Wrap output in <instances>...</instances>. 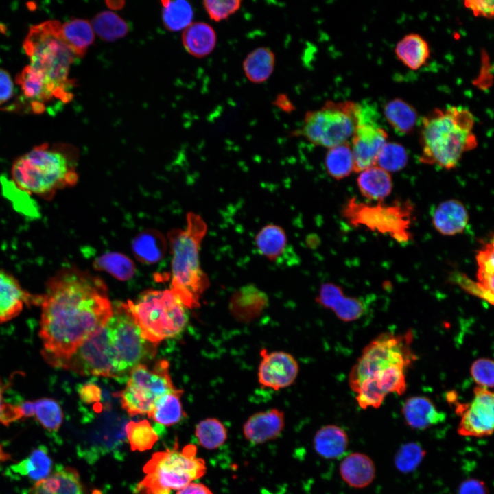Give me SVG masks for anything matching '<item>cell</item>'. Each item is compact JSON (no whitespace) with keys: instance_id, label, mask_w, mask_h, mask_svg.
Returning a JSON list of instances; mask_svg holds the SVG:
<instances>
[{"instance_id":"obj_19","label":"cell","mask_w":494,"mask_h":494,"mask_svg":"<svg viewBox=\"0 0 494 494\" xmlns=\"http://www.w3.org/2000/svg\"><path fill=\"white\" fill-rule=\"evenodd\" d=\"M316 301L322 307L331 309L337 318L344 322L358 319L364 311V304L360 300L345 296L342 288L332 283L321 285Z\"/></svg>"},{"instance_id":"obj_31","label":"cell","mask_w":494,"mask_h":494,"mask_svg":"<svg viewBox=\"0 0 494 494\" xmlns=\"http://www.w3.org/2000/svg\"><path fill=\"white\" fill-rule=\"evenodd\" d=\"M255 242L258 252L272 261L280 259L287 246L285 230L274 224L263 226L257 233Z\"/></svg>"},{"instance_id":"obj_14","label":"cell","mask_w":494,"mask_h":494,"mask_svg":"<svg viewBox=\"0 0 494 494\" xmlns=\"http://www.w3.org/2000/svg\"><path fill=\"white\" fill-rule=\"evenodd\" d=\"M385 130L375 122L368 120L360 105L358 123L352 136L351 150L354 160V172H360L376 165L377 156L386 143Z\"/></svg>"},{"instance_id":"obj_28","label":"cell","mask_w":494,"mask_h":494,"mask_svg":"<svg viewBox=\"0 0 494 494\" xmlns=\"http://www.w3.org/2000/svg\"><path fill=\"white\" fill-rule=\"evenodd\" d=\"M275 54L267 47H259L247 54L242 62L246 78L252 83L261 84L272 75L275 67Z\"/></svg>"},{"instance_id":"obj_7","label":"cell","mask_w":494,"mask_h":494,"mask_svg":"<svg viewBox=\"0 0 494 494\" xmlns=\"http://www.w3.org/2000/svg\"><path fill=\"white\" fill-rule=\"evenodd\" d=\"M197 448L187 445L181 451L174 449L157 451L144 465V478L134 489V494H171L202 476L207 471L204 460L196 456Z\"/></svg>"},{"instance_id":"obj_8","label":"cell","mask_w":494,"mask_h":494,"mask_svg":"<svg viewBox=\"0 0 494 494\" xmlns=\"http://www.w3.org/2000/svg\"><path fill=\"white\" fill-rule=\"evenodd\" d=\"M127 305L141 336L156 346L180 333L188 320L185 306L170 289L145 291Z\"/></svg>"},{"instance_id":"obj_52","label":"cell","mask_w":494,"mask_h":494,"mask_svg":"<svg viewBox=\"0 0 494 494\" xmlns=\"http://www.w3.org/2000/svg\"><path fill=\"white\" fill-rule=\"evenodd\" d=\"M176 494H213L204 484L191 482L186 486L178 490Z\"/></svg>"},{"instance_id":"obj_53","label":"cell","mask_w":494,"mask_h":494,"mask_svg":"<svg viewBox=\"0 0 494 494\" xmlns=\"http://www.w3.org/2000/svg\"><path fill=\"white\" fill-rule=\"evenodd\" d=\"M10 459V454L5 452L2 447V445L0 444V462H3Z\"/></svg>"},{"instance_id":"obj_17","label":"cell","mask_w":494,"mask_h":494,"mask_svg":"<svg viewBox=\"0 0 494 494\" xmlns=\"http://www.w3.org/2000/svg\"><path fill=\"white\" fill-rule=\"evenodd\" d=\"M41 296H34L23 289L18 280L10 273L0 270V322L16 317L25 305L31 302L40 304Z\"/></svg>"},{"instance_id":"obj_37","label":"cell","mask_w":494,"mask_h":494,"mask_svg":"<svg viewBox=\"0 0 494 494\" xmlns=\"http://www.w3.org/2000/svg\"><path fill=\"white\" fill-rule=\"evenodd\" d=\"M95 270L105 271L120 281L131 279L135 273V266L127 256L119 252H108L98 257L93 262Z\"/></svg>"},{"instance_id":"obj_36","label":"cell","mask_w":494,"mask_h":494,"mask_svg":"<svg viewBox=\"0 0 494 494\" xmlns=\"http://www.w3.org/2000/svg\"><path fill=\"white\" fill-rule=\"evenodd\" d=\"M183 392V390L175 388L164 395L148 415V417L152 419L155 422L166 426L178 423L183 415L180 402Z\"/></svg>"},{"instance_id":"obj_18","label":"cell","mask_w":494,"mask_h":494,"mask_svg":"<svg viewBox=\"0 0 494 494\" xmlns=\"http://www.w3.org/2000/svg\"><path fill=\"white\" fill-rule=\"evenodd\" d=\"M267 294L252 284L243 285L232 294L229 310L232 316L241 322H250L258 318L268 306Z\"/></svg>"},{"instance_id":"obj_6","label":"cell","mask_w":494,"mask_h":494,"mask_svg":"<svg viewBox=\"0 0 494 494\" xmlns=\"http://www.w3.org/2000/svg\"><path fill=\"white\" fill-rule=\"evenodd\" d=\"M184 229L168 234L172 252L171 291L185 307L196 308L200 298L209 285L207 275L200 264V243L207 232V224L194 213L187 215Z\"/></svg>"},{"instance_id":"obj_47","label":"cell","mask_w":494,"mask_h":494,"mask_svg":"<svg viewBox=\"0 0 494 494\" xmlns=\"http://www.w3.org/2000/svg\"><path fill=\"white\" fill-rule=\"evenodd\" d=\"M5 384L0 379V422L7 425L22 417L19 406L7 405L3 402Z\"/></svg>"},{"instance_id":"obj_24","label":"cell","mask_w":494,"mask_h":494,"mask_svg":"<svg viewBox=\"0 0 494 494\" xmlns=\"http://www.w3.org/2000/svg\"><path fill=\"white\" fill-rule=\"evenodd\" d=\"M315 451L325 459H336L344 454L349 446L346 431L336 425H327L318 430L314 436Z\"/></svg>"},{"instance_id":"obj_35","label":"cell","mask_w":494,"mask_h":494,"mask_svg":"<svg viewBox=\"0 0 494 494\" xmlns=\"http://www.w3.org/2000/svg\"><path fill=\"white\" fill-rule=\"evenodd\" d=\"M325 166L329 176L340 180L354 171V160L351 146L344 143L328 148L325 157Z\"/></svg>"},{"instance_id":"obj_1","label":"cell","mask_w":494,"mask_h":494,"mask_svg":"<svg viewBox=\"0 0 494 494\" xmlns=\"http://www.w3.org/2000/svg\"><path fill=\"white\" fill-rule=\"evenodd\" d=\"M39 337L43 357L59 368L113 316L104 282L75 267L60 270L41 296Z\"/></svg>"},{"instance_id":"obj_26","label":"cell","mask_w":494,"mask_h":494,"mask_svg":"<svg viewBox=\"0 0 494 494\" xmlns=\"http://www.w3.org/2000/svg\"><path fill=\"white\" fill-rule=\"evenodd\" d=\"M217 36L213 28L203 22L191 23L182 34L185 49L192 56L203 58L211 53L215 47Z\"/></svg>"},{"instance_id":"obj_48","label":"cell","mask_w":494,"mask_h":494,"mask_svg":"<svg viewBox=\"0 0 494 494\" xmlns=\"http://www.w3.org/2000/svg\"><path fill=\"white\" fill-rule=\"evenodd\" d=\"M456 493L489 494V490L483 480L475 478H469L460 483Z\"/></svg>"},{"instance_id":"obj_40","label":"cell","mask_w":494,"mask_h":494,"mask_svg":"<svg viewBox=\"0 0 494 494\" xmlns=\"http://www.w3.org/2000/svg\"><path fill=\"white\" fill-rule=\"evenodd\" d=\"M195 433L199 444L208 450L217 449L228 438L226 427L215 418H207L201 421L197 425Z\"/></svg>"},{"instance_id":"obj_45","label":"cell","mask_w":494,"mask_h":494,"mask_svg":"<svg viewBox=\"0 0 494 494\" xmlns=\"http://www.w3.org/2000/svg\"><path fill=\"white\" fill-rule=\"evenodd\" d=\"M242 3L239 0H205L203 5L210 19L219 22L237 12Z\"/></svg>"},{"instance_id":"obj_15","label":"cell","mask_w":494,"mask_h":494,"mask_svg":"<svg viewBox=\"0 0 494 494\" xmlns=\"http://www.w3.org/2000/svg\"><path fill=\"white\" fill-rule=\"evenodd\" d=\"M258 366V382L263 388L279 390L292 385L296 381L299 366L296 358L283 351H260Z\"/></svg>"},{"instance_id":"obj_16","label":"cell","mask_w":494,"mask_h":494,"mask_svg":"<svg viewBox=\"0 0 494 494\" xmlns=\"http://www.w3.org/2000/svg\"><path fill=\"white\" fill-rule=\"evenodd\" d=\"M284 427V412L274 408L250 416L243 425L242 432L246 440L259 445L277 438Z\"/></svg>"},{"instance_id":"obj_33","label":"cell","mask_w":494,"mask_h":494,"mask_svg":"<svg viewBox=\"0 0 494 494\" xmlns=\"http://www.w3.org/2000/svg\"><path fill=\"white\" fill-rule=\"evenodd\" d=\"M11 469L14 473L27 476L37 482L51 474L52 460L47 448L40 445L32 450L26 458L12 465Z\"/></svg>"},{"instance_id":"obj_39","label":"cell","mask_w":494,"mask_h":494,"mask_svg":"<svg viewBox=\"0 0 494 494\" xmlns=\"http://www.w3.org/2000/svg\"><path fill=\"white\" fill-rule=\"evenodd\" d=\"M162 19L165 27L172 32L185 29L191 23L193 12L189 2L184 0L162 1Z\"/></svg>"},{"instance_id":"obj_23","label":"cell","mask_w":494,"mask_h":494,"mask_svg":"<svg viewBox=\"0 0 494 494\" xmlns=\"http://www.w3.org/2000/svg\"><path fill=\"white\" fill-rule=\"evenodd\" d=\"M435 228L444 235H454L462 232L469 221L465 207L456 200H449L439 204L432 216Z\"/></svg>"},{"instance_id":"obj_13","label":"cell","mask_w":494,"mask_h":494,"mask_svg":"<svg viewBox=\"0 0 494 494\" xmlns=\"http://www.w3.org/2000/svg\"><path fill=\"white\" fill-rule=\"evenodd\" d=\"M493 393L486 388H475L473 400L456 406V412L460 416L458 434L476 438L491 436L493 431Z\"/></svg>"},{"instance_id":"obj_30","label":"cell","mask_w":494,"mask_h":494,"mask_svg":"<svg viewBox=\"0 0 494 494\" xmlns=\"http://www.w3.org/2000/svg\"><path fill=\"white\" fill-rule=\"evenodd\" d=\"M360 172L357 181L363 196L370 200H381L390 194L392 183L388 172L374 165Z\"/></svg>"},{"instance_id":"obj_4","label":"cell","mask_w":494,"mask_h":494,"mask_svg":"<svg viewBox=\"0 0 494 494\" xmlns=\"http://www.w3.org/2000/svg\"><path fill=\"white\" fill-rule=\"evenodd\" d=\"M78 154L67 144L43 143L18 157L12 164V181L24 192L50 199L76 184Z\"/></svg>"},{"instance_id":"obj_50","label":"cell","mask_w":494,"mask_h":494,"mask_svg":"<svg viewBox=\"0 0 494 494\" xmlns=\"http://www.w3.org/2000/svg\"><path fill=\"white\" fill-rule=\"evenodd\" d=\"M14 82L10 73L0 68V106L8 102L14 95Z\"/></svg>"},{"instance_id":"obj_21","label":"cell","mask_w":494,"mask_h":494,"mask_svg":"<svg viewBox=\"0 0 494 494\" xmlns=\"http://www.w3.org/2000/svg\"><path fill=\"white\" fill-rule=\"evenodd\" d=\"M339 472L342 479L349 486L363 489L374 481L376 468L374 462L368 455L353 452L342 459Z\"/></svg>"},{"instance_id":"obj_3","label":"cell","mask_w":494,"mask_h":494,"mask_svg":"<svg viewBox=\"0 0 494 494\" xmlns=\"http://www.w3.org/2000/svg\"><path fill=\"white\" fill-rule=\"evenodd\" d=\"M412 338L410 331L403 336L384 333L364 349L349 376L361 408H377L388 394L405 392V371L414 359Z\"/></svg>"},{"instance_id":"obj_49","label":"cell","mask_w":494,"mask_h":494,"mask_svg":"<svg viewBox=\"0 0 494 494\" xmlns=\"http://www.w3.org/2000/svg\"><path fill=\"white\" fill-rule=\"evenodd\" d=\"M464 5L471 10L475 16L492 18L494 12V3L491 0H467Z\"/></svg>"},{"instance_id":"obj_29","label":"cell","mask_w":494,"mask_h":494,"mask_svg":"<svg viewBox=\"0 0 494 494\" xmlns=\"http://www.w3.org/2000/svg\"><path fill=\"white\" fill-rule=\"evenodd\" d=\"M60 34L77 58L85 55L95 38L91 23L82 19H72L61 23Z\"/></svg>"},{"instance_id":"obj_11","label":"cell","mask_w":494,"mask_h":494,"mask_svg":"<svg viewBox=\"0 0 494 494\" xmlns=\"http://www.w3.org/2000/svg\"><path fill=\"white\" fill-rule=\"evenodd\" d=\"M175 388L169 373V363L161 360L151 367L140 364L133 368L125 388L115 395L130 416L148 415L160 399Z\"/></svg>"},{"instance_id":"obj_20","label":"cell","mask_w":494,"mask_h":494,"mask_svg":"<svg viewBox=\"0 0 494 494\" xmlns=\"http://www.w3.org/2000/svg\"><path fill=\"white\" fill-rule=\"evenodd\" d=\"M406 424L414 430H423L443 423L445 414L437 410L432 401L424 396L408 398L402 408Z\"/></svg>"},{"instance_id":"obj_34","label":"cell","mask_w":494,"mask_h":494,"mask_svg":"<svg viewBox=\"0 0 494 494\" xmlns=\"http://www.w3.org/2000/svg\"><path fill=\"white\" fill-rule=\"evenodd\" d=\"M384 115L390 125L397 132L405 134L411 132L416 123V109L401 99L388 102L384 108Z\"/></svg>"},{"instance_id":"obj_32","label":"cell","mask_w":494,"mask_h":494,"mask_svg":"<svg viewBox=\"0 0 494 494\" xmlns=\"http://www.w3.org/2000/svg\"><path fill=\"white\" fill-rule=\"evenodd\" d=\"M395 54L408 68L416 70L425 64L430 57V48L424 38L417 34H409L396 45Z\"/></svg>"},{"instance_id":"obj_51","label":"cell","mask_w":494,"mask_h":494,"mask_svg":"<svg viewBox=\"0 0 494 494\" xmlns=\"http://www.w3.org/2000/svg\"><path fill=\"white\" fill-rule=\"evenodd\" d=\"M82 401L86 403L97 402L101 398V392L99 387L93 384L82 386L78 390Z\"/></svg>"},{"instance_id":"obj_12","label":"cell","mask_w":494,"mask_h":494,"mask_svg":"<svg viewBox=\"0 0 494 494\" xmlns=\"http://www.w3.org/2000/svg\"><path fill=\"white\" fill-rule=\"evenodd\" d=\"M408 209L405 205L370 207L351 199L344 209L343 215L352 225L362 224L388 233L397 239L407 240L410 224Z\"/></svg>"},{"instance_id":"obj_43","label":"cell","mask_w":494,"mask_h":494,"mask_svg":"<svg viewBox=\"0 0 494 494\" xmlns=\"http://www.w3.org/2000/svg\"><path fill=\"white\" fill-rule=\"evenodd\" d=\"M408 154L401 144L386 143L381 148L376 164L386 172H397L402 169L407 163Z\"/></svg>"},{"instance_id":"obj_5","label":"cell","mask_w":494,"mask_h":494,"mask_svg":"<svg viewBox=\"0 0 494 494\" xmlns=\"http://www.w3.org/2000/svg\"><path fill=\"white\" fill-rule=\"evenodd\" d=\"M420 160L447 169L458 164L462 154L477 146L472 113L462 107L435 109L422 119Z\"/></svg>"},{"instance_id":"obj_27","label":"cell","mask_w":494,"mask_h":494,"mask_svg":"<svg viewBox=\"0 0 494 494\" xmlns=\"http://www.w3.org/2000/svg\"><path fill=\"white\" fill-rule=\"evenodd\" d=\"M167 239L159 231L149 229L139 233L132 240V250L140 262L153 264L164 257L167 250Z\"/></svg>"},{"instance_id":"obj_10","label":"cell","mask_w":494,"mask_h":494,"mask_svg":"<svg viewBox=\"0 0 494 494\" xmlns=\"http://www.w3.org/2000/svg\"><path fill=\"white\" fill-rule=\"evenodd\" d=\"M113 309V316L106 325L115 378H121L144 360L154 356L156 346L141 336L126 303H121Z\"/></svg>"},{"instance_id":"obj_9","label":"cell","mask_w":494,"mask_h":494,"mask_svg":"<svg viewBox=\"0 0 494 494\" xmlns=\"http://www.w3.org/2000/svg\"><path fill=\"white\" fill-rule=\"evenodd\" d=\"M360 104L351 101H327L306 112L303 126L294 132L309 143L327 148L348 142L358 123Z\"/></svg>"},{"instance_id":"obj_42","label":"cell","mask_w":494,"mask_h":494,"mask_svg":"<svg viewBox=\"0 0 494 494\" xmlns=\"http://www.w3.org/2000/svg\"><path fill=\"white\" fill-rule=\"evenodd\" d=\"M426 451L416 442H408L397 449L394 457L395 468L402 473L415 471L425 458Z\"/></svg>"},{"instance_id":"obj_25","label":"cell","mask_w":494,"mask_h":494,"mask_svg":"<svg viewBox=\"0 0 494 494\" xmlns=\"http://www.w3.org/2000/svg\"><path fill=\"white\" fill-rule=\"evenodd\" d=\"M22 417L35 416L40 424L49 431H57L63 421V412L57 401L43 397L23 401L19 406Z\"/></svg>"},{"instance_id":"obj_46","label":"cell","mask_w":494,"mask_h":494,"mask_svg":"<svg viewBox=\"0 0 494 494\" xmlns=\"http://www.w3.org/2000/svg\"><path fill=\"white\" fill-rule=\"evenodd\" d=\"M493 362L488 358H480L471 365V374L474 381L484 388L493 386Z\"/></svg>"},{"instance_id":"obj_22","label":"cell","mask_w":494,"mask_h":494,"mask_svg":"<svg viewBox=\"0 0 494 494\" xmlns=\"http://www.w3.org/2000/svg\"><path fill=\"white\" fill-rule=\"evenodd\" d=\"M31 494H84V489L75 469L58 467L54 473L36 482Z\"/></svg>"},{"instance_id":"obj_44","label":"cell","mask_w":494,"mask_h":494,"mask_svg":"<svg viewBox=\"0 0 494 494\" xmlns=\"http://www.w3.org/2000/svg\"><path fill=\"white\" fill-rule=\"evenodd\" d=\"M493 242L486 244L478 253V284L486 291L493 294Z\"/></svg>"},{"instance_id":"obj_2","label":"cell","mask_w":494,"mask_h":494,"mask_svg":"<svg viewBox=\"0 0 494 494\" xmlns=\"http://www.w3.org/2000/svg\"><path fill=\"white\" fill-rule=\"evenodd\" d=\"M61 23L48 20L32 26L23 43L30 62L16 77L23 95L37 113L46 103L71 99L73 82L69 78L77 57L63 40Z\"/></svg>"},{"instance_id":"obj_38","label":"cell","mask_w":494,"mask_h":494,"mask_svg":"<svg viewBox=\"0 0 494 494\" xmlns=\"http://www.w3.org/2000/svg\"><path fill=\"white\" fill-rule=\"evenodd\" d=\"M91 24L94 33L108 42L124 37L128 32L126 21L111 11L99 12L93 19Z\"/></svg>"},{"instance_id":"obj_41","label":"cell","mask_w":494,"mask_h":494,"mask_svg":"<svg viewBox=\"0 0 494 494\" xmlns=\"http://www.w3.org/2000/svg\"><path fill=\"white\" fill-rule=\"evenodd\" d=\"M125 430L132 451L149 450L158 440V434L147 420L130 421Z\"/></svg>"}]
</instances>
